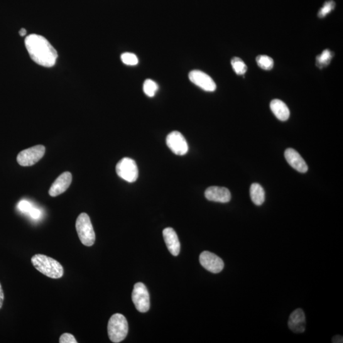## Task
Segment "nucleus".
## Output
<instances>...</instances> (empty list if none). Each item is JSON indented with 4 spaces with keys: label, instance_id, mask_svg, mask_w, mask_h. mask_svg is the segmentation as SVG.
I'll list each match as a JSON object with an SVG mask.
<instances>
[{
    "label": "nucleus",
    "instance_id": "1",
    "mask_svg": "<svg viewBox=\"0 0 343 343\" xmlns=\"http://www.w3.org/2000/svg\"><path fill=\"white\" fill-rule=\"evenodd\" d=\"M25 45L34 62L46 68L55 65L58 57L57 51L43 36L38 34L27 36Z\"/></svg>",
    "mask_w": 343,
    "mask_h": 343
},
{
    "label": "nucleus",
    "instance_id": "2",
    "mask_svg": "<svg viewBox=\"0 0 343 343\" xmlns=\"http://www.w3.org/2000/svg\"><path fill=\"white\" fill-rule=\"evenodd\" d=\"M31 263L38 271L49 278L63 277L64 268L58 261L43 254H35L32 257Z\"/></svg>",
    "mask_w": 343,
    "mask_h": 343
},
{
    "label": "nucleus",
    "instance_id": "3",
    "mask_svg": "<svg viewBox=\"0 0 343 343\" xmlns=\"http://www.w3.org/2000/svg\"><path fill=\"white\" fill-rule=\"evenodd\" d=\"M128 330V322L123 315L116 313L112 315L107 325V332L112 342H120L126 339Z\"/></svg>",
    "mask_w": 343,
    "mask_h": 343
},
{
    "label": "nucleus",
    "instance_id": "4",
    "mask_svg": "<svg viewBox=\"0 0 343 343\" xmlns=\"http://www.w3.org/2000/svg\"><path fill=\"white\" fill-rule=\"evenodd\" d=\"M76 229L82 244L87 247L94 244L95 234L94 227L87 214L82 213L79 215L76 221Z\"/></svg>",
    "mask_w": 343,
    "mask_h": 343
},
{
    "label": "nucleus",
    "instance_id": "5",
    "mask_svg": "<svg viewBox=\"0 0 343 343\" xmlns=\"http://www.w3.org/2000/svg\"><path fill=\"white\" fill-rule=\"evenodd\" d=\"M116 172L120 178L129 183H134L139 176L138 168L134 160L130 158H124L117 163Z\"/></svg>",
    "mask_w": 343,
    "mask_h": 343
},
{
    "label": "nucleus",
    "instance_id": "6",
    "mask_svg": "<svg viewBox=\"0 0 343 343\" xmlns=\"http://www.w3.org/2000/svg\"><path fill=\"white\" fill-rule=\"evenodd\" d=\"M132 301L139 312L146 313L150 308V299L148 289L143 283L135 284L132 294Z\"/></svg>",
    "mask_w": 343,
    "mask_h": 343
},
{
    "label": "nucleus",
    "instance_id": "7",
    "mask_svg": "<svg viewBox=\"0 0 343 343\" xmlns=\"http://www.w3.org/2000/svg\"><path fill=\"white\" fill-rule=\"evenodd\" d=\"M45 153V148L44 146L37 145L31 147L19 153L17 157V162L23 166L33 165L43 157Z\"/></svg>",
    "mask_w": 343,
    "mask_h": 343
},
{
    "label": "nucleus",
    "instance_id": "8",
    "mask_svg": "<svg viewBox=\"0 0 343 343\" xmlns=\"http://www.w3.org/2000/svg\"><path fill=\"white\" fill-rule=\"evenodd\" d=\"M166 145L177 155H185L188 151V145L183 135L178 131L172 132L166 137Z\"/></svg>",
    "mask_w": 343,
    "mask_h": 343
},
{
    "label": "nucleus",
    "instance_id": "9",
    "mask_svg": "<svg viewBox=\"0 0 343 343\" xmlns=\"http://www.w3.org/2000/svg\"><path fill=\"white\" fill-rule=\"evenodd\" d=\"M200 263L203 268L212 273H219L224 268V262L219 256L209 251H204L200 256Z\"/></svg>",
    "mask_w": 343,
    "mask_h": 343
},
{
    "label": "nucleus",
    "instance_id": "10",
    "mask_svg": "<svg viewBox=\"0 0 343 343\" xmlns=\"http://www.w3.org/2000/svg\"><path fill=\"white\" fill-rule=\"evenodd\" d=\"M189 78L191 82L205 91L214 92L216 89V85L212 78L201 71H192L189 74Z\"/></svg>",
    "mask_w": 343,
    "mask_h": 343
},
{
    "label": "nucleus",
    "instance_id": "11",
    "mask_svg": "<svg viewBox=\"0 0 343 343\" xmlns=\"http://www.w3.org/2000/svg\"><path fill=\"white\" fill-rule=\"evenodd\" d=\"M205 197L208 200L219 203H227L232 195L228 189L219 186H210L206 190Z\"/></svg>",
    "mask_w": 343,
    "mask_h": 343
},
{
    "label": "nucleus",
    "instance_id": "12",
    "mask_svg": "<svg viewBox=\"0 0 343 343\" xmlns=\"http://www.w3.org/2000/svg\"><path fill=\"white\" fill-rule=\"evenodd\" d=\"M72 182V175L70 172H65L59 176L57 180L51 185L49 195L51 197H55L62 194L68 190Z\"/></svg>",
    "mask_w": 343,
    "mask_h": 343
},
{
    "label": "nucleus",
    "instance_id": "13",
    "mask_svg": "<svg viewBox=\"0 0 343 343\" xmlns=\"http://www.w3.org/2000/svg\"><path fill=\"white\" fill-rule=\"evenodd\" d=\"M306 316L302 309L298 308L294 311L289 317L288 326L293 332L301 334L305 331Z\"/></svg>",
    "mask_w": 343,
    "mask_h": 343
},
{
    "label": "nucleus",
    "instance_id": "14",
    "mask_svg": "<svg viewBox=\"0 0 343 343\" xmlns=\"http://www.w3.org/2000/svg\"><path fill=\"white\" fill-rule=\"evenodd\" d=\"M285 158L289 165L295 170L301 173H306L308 170V166L306 161L301 157L297 151L295 149H287L285 153Z\"/></svg>",
    "mask_w": 343,
    "mask_h": 343
},
{
    "label": "nucleus",
    "instance_id": "15",
    "mask_svg": "<svg viewBox=\"0 0 343 343\" xmlns=\"http://www.w3.org/2000/svg\"><path fill=\"white\" fill-rule=\"evenodd\" d=\"M163 236L168 251L173 256H178L180 252L181 244L175 230L172 227H166L163 231Z\"/></svg>",
    "mask_w": 343,
    "mask_h": 343
},
{
    "label": "nucleus",
    "instance_id": "16",
    "mask_svg": "<svg viewBox=\"0 0 343 343\" xmlns=\"http://www.w3.org/2000/svg\"><path fill=\"white\" fill-rule=\"evenodd\" d=\"M270 108L274 116L280 121H286L290 117V111L282 100L280 99L272 100L270 103Z\"/></svg>",
    "mask_w": 343,
    "mask_h": 343
},
{
    "label": "nucleus",
    "instance_id": "17",
    "mask_svg": "<svg viewBox=\"0 0 343 343\" xmlns=\"http://www.w3.org/2000/svg\"><path fill=\"white\" fill-rule=\"evenodd\" d=\"M250 196L252 202L259 206L263 204L265 200V192L263 187L258 183H254L250 188Z\"/></svg>",
    "mask_w": 343,
    "mask_h": 343
},
{
    "label": "nucleus",
    "instance_id": "18",
    "mask_svg": "<svg viewBox=\"0 0 343 343\" xmlns=\"http://www.w3.org/2000/svg\"><path fill=\"white\" fill-rule=\"evenodd\" d=\"M333 53L329 49H326L322 51V53L318 55L317 57V65L320 68L325 67L327 66L331 61Z\"/></svg>",
    "mask_w": 343,
    "mask_h": 343
},
{
    "label": "nucleus",
    "instance_id": "19",
    "mask_svg": "<svg viewBox=\"0 0 343 343\" xmlns=\"http://www.w3.org/2000/svg\"><path fill=\"white\" fill-rule=\"evenodd\" d=\"M232 66L235 72L237 75H242L245 74L247 70V66L241 59L234 58L232 60Z\"/></svg>",
    "mask_w": 343,
    "mask_h": 343
},
{
    "label": "nucleus",
    "instance_id": "20",
    "mask_svg": "<svg viewBox=\"0 0 343 343\" xmlns=\"http://www.w3.org/2000/svg\"><path fill=\"white\" fill-rule=\"evenodd\" d=\"M257 65L264 70H270L273 67L274 61L267 55H259L256 58Z\"/></svg>",
    "mask_w": 343,
    "mask_h": 343
},
{
    "label": "nucleus",
    "instance_id": "21",
    "mask_svg": "<svg viewBox=\"0 0 343 343\" xmlns=\"http://www.w3.org/2000/svg\"><path fill=\"white\" fill-rule=\"evenodd\" d=\"M158 89V85L153 80L148 79L145 81L143 85L144 92L149 97H153Z\"/></svg>",
    "mask_w": 343,
    "mask_h": 343
},
{
    "label": "nucleus",
    "instance_id": "22",
    "mask_svg": "<svg viewBox=\"0 0 343 343\" xmlns=\"http://www.w3.org/2000/svg\"><path fill=\"white\" fill-rule=\"evenodd\" d=\"M121 60L125 65L129 66H136L139 62L138 58L132 53H124L121 55Z\"/></svg>",
    "mask_w": 343,
    "mask_h": 343
},
{
    "label": "nucleus",
    "instance_id": "23",
    "mask_svg": "<svg viewBox=\"0 0 343 343\" xmlns=\"http://www.w3.org/2000/svg\"><path fill=\"white\" fill-rule=\"evenodd\" d=\"M335 3L332 0H329V1L326 2L322 8L320 10L319 12H318V17L320 18H323V17L327 16L329 14L330 12L334 9Z\"/></svg>",
    "mask_w": 343,
    "mask_h": 343
},
{
    "label": "nucleus",
    "instance_id": "24",
    "mask_svg": "<svg viewBox=\"0 0 343 343\" xmlns=\"http://www.w3.org/2000/svg\"><path fill=\"white\" fill-rule=\"evenodd\" d=\"M17 207L20 211L24 213H29L33 208V206L27 200H21L17 205Z\"/></svg>",
    "mask_w": 343,
    "mask_h": 343
},
{
    "label": "nucleus",
    "instance_id": "25",
    "mask_svg": "<svg viewBox=\"0 0 343 343\" xmlns=\"http://www.w3.org/2000/svg\"><path fill=\"white\" fill-rule=\"evenodd\" d=\"M60 343H77L78 341L76 340L74 335L70 333H65L61 335L60 339Z\"/></svg>",
    "mask_w": 343,
    "mask_h": 343
},
{
    "label": "nucleus",
    "instance_id": "26",
    "mask_svg": "<svg viewBox=\"0 0 343 343\" xmlns=\"http://www.w3.org/2000/svg\"><path fill=\"white\" fill-rule=\"evenodd\" d=\"M29 214L33 219H38L40 217L41 211L40 210L33 207L30 211H29Z\"/></svg>",
    "mask_w": 343,
    "mask_h": 343
},
{
    "label": "nucleus",
    "instance_id": "27",
    "mask_svg": "<svg viewBox=\"0 0 343 343\" xmlns=\"http://www.w3.org/2000/svg\"><path fill=\"white\" fill-rule=\"evenodd\" d=\"M332 342L333 343H342L343 342V337L342 335H337L333 337L332 339Z\"/></svg>",
    "mask_w": 343,
    "mask_h": 343
},
{
    "label": "nucleus",
    "instance_id": "28",
    "mask_svg": "<svg viewBox=\"0 0 343 343\" xmlns=\"http://www.w3.org/2000/svg\"><path fill=\"white\" fill-rule=\"evenodd\" d=\"M4 300V291L3 289H2L1 283H0V309H1L2 308V306H3Z\"/></svg>",
    "mask_w": 343,
    "mask_h": 343
},
{
    "label": "nucleus",
    "instance_id": "29",
    "mask_svg": "<svg viewBox=\"0 0 343 343\" xmlns=\"http://www.w3.org/2000/svg\"><path fill=\"white\" fill-rule=\"evenodd\" d=\"M26 34V29H24V28H22L21 29L20 31H19V34H20V35L21 36H23L25 35Z\"/></svg>",
    "mask_w": 343,
    "mask_h": 343
}]
</instances>
